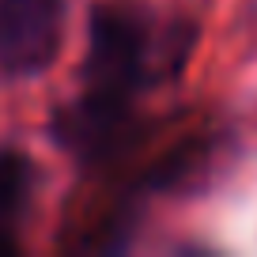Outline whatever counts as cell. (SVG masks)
<instances>
[{"label": "cell", "mask_w": 257, "mask_h": 257, "mask_svg": "<svg viewBox=\"0 0 257 257\" xmlns=\"http://www.w3.org/2000/svg\"><path fill=\"white\" fill-rule=\"evenodd\" d=\"M128 128H133L128 98H110V95H95V91H87L68 110H61L53 121L57 140L87 163L121 152V144L128 140Z\"/></svg>", "instance_id": "obj_3"}, {"label": "cell", "mask_w": 257, "mask_h": 257, "mask_svg": "<svg viewBox=\"0 0 257 257\" xmlns=\"http://www.w3.org/2000/svg\"><path fill=\"white\" fill-rule=\"evenodd\" d=\"M155 23L137 0H102L91 12L87 91L110 98H133L155 68Z\"/></svg>", "instance_id": "obj_1"}, {"label": "cell", "mask_w": 257, "mask_h": 257, "mask_svg": "<svg viewBox=\"0 0 257 257\" xmlns=\"http://www.w3.org/2000/svg\"><path fill=\"white\" fill-rule=\"evenodd\" d=\"M27 193H31V163L23 155H0V227L12 216H19Z\"/></svg>", "instance_id": "obj_4"}, {"label": "cell", "mask_w": 257, "mask_h": 257, "mask_svg": "<svg viewBox=\"0 0 257 257\" xmlns=\"http://www.w3.org/2000/svg\"><path fill=\"white\" fill-rule=\"evenodd\" d=\"M64 0H0V68L38 76L61 46Z\"/></svg>", "instance_id": "obj_2"}]
</instances>
